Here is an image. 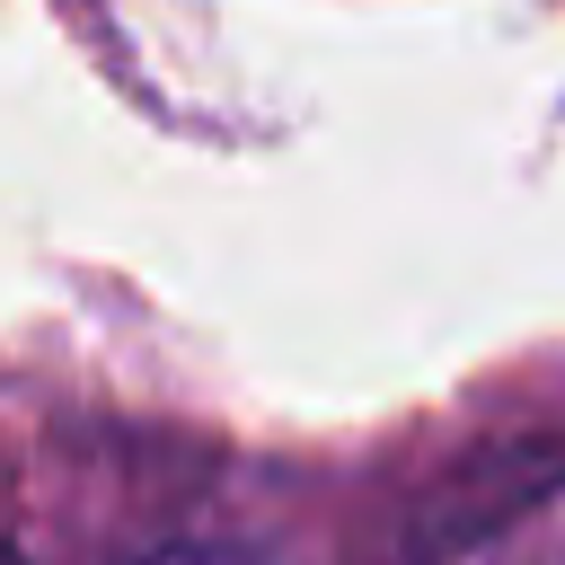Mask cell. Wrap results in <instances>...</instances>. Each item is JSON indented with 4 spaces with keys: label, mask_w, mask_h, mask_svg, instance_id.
I'll list each match as a JSON object with an SVG mask.
<instances>
[{
    "label": "cell",
    "mask_w": 565,
    "mask_h": 565,
    "mask_svg": "<svg viewBox=\"0 0 565 565\" xmlns=\"http://www.w3.org/2000/svg\"><path fill=\"white\" fill-rule=\"evenodd\" d=\"M415 565H565V433L459 459L415 521Z\"/></svg>",
    "instance_id": "obj_1"
},
{
    "label": "cell",
    "mask_w": 565,
    "mask_h": 565,
    "mask_svg": "<svg viewBox=\"0 0 565 565\" xmlns=\"http://www.w3.org/2000/svg\"><path fill=\"white\" fill-rule=\"evenodd\" d=\"M0 565H18V556H9V547H0Z\"/></svg>",
    "instance_id": "obj_2"
}]
</instances>
